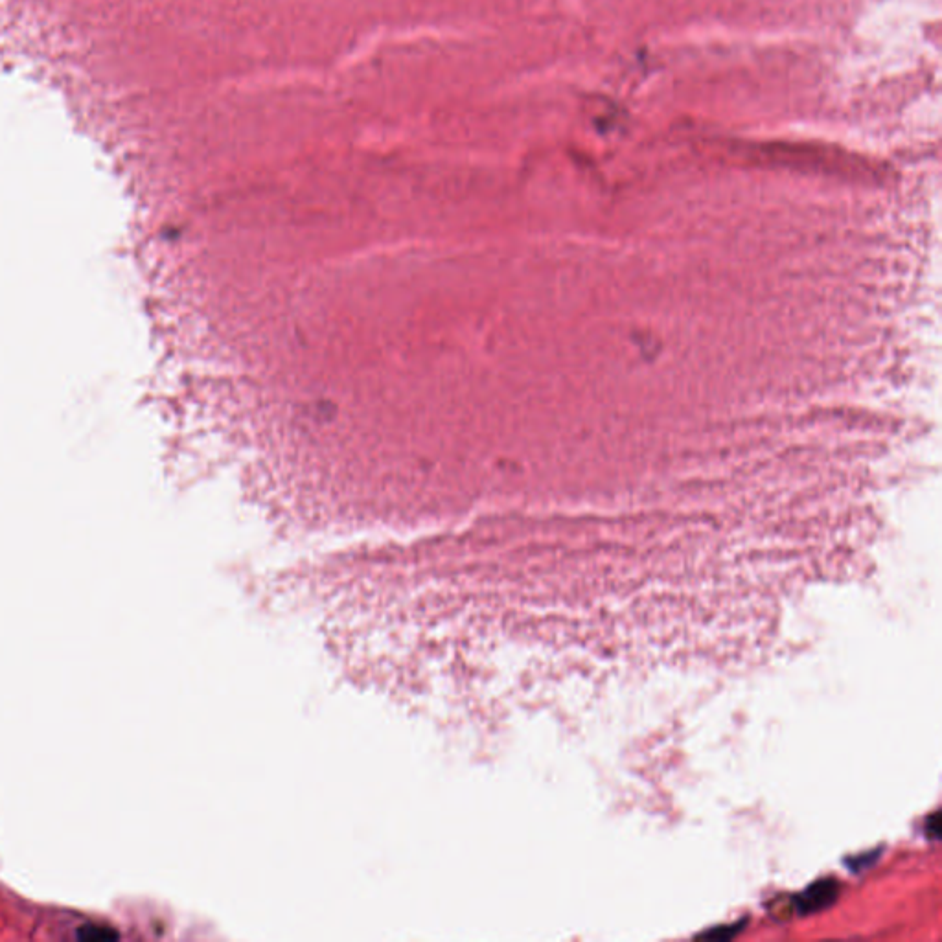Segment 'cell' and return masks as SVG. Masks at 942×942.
<instances>
[{
  "instance_id": "obj_2",
  "label": "cell",
  "mask_w": 942,
  "mask_h": 942,
  "mask_svg": "<svg viewBox=\"0 0 942 942\" xmlns=\"http://www.w3.org/2000/svg\"><path fill=\"white\" fill-rule=\"evenodd\" d=\"M81 939H92V937H98V939H116V933L113 931L107 930H96L94 926H85L83 930L80 931Z\"/></svg>"
},
{
  "instance_id": "obj_1",
  "label": "cell",
  "mask_w": 942,
  "mask_h": 942,
  "mask_svg": "<svg viewBox=\"0 0 942 942\" xmlns=\"http://www.w3.org/2000/svg\"><path fill=\"white\" fill-rule=\"evenodd\" d=\"M834 897H836V885L821 882V884L814 885L812 889H808V893L801 900V906L805 911H812V909L827 906L828 902Z\"/></svg>"
}]
</instances>
